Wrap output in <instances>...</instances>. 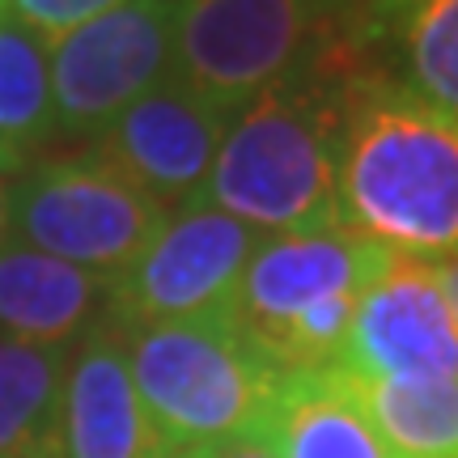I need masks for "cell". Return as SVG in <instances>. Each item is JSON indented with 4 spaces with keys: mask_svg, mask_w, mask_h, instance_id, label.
<instances>
[{
    "mask_svg": "<svg viewBox=\"0 0 458 458\" xmlns=\"http://www.w3.org/2000/svg\"><path fill=\"white\" fill-rule=\"evenodd\" d=\"M340 225L411 259L458 255V119L374 68L344 77Z\"/></svg>",
    "mask_w": 458,
    "mask_h": 458,
    "instance_id": "obj_1",
    "label": "cell"
},
{
    "mask_svg": "<svg viewBox=\"0 0 458 458\" xmlns=\"http://www.w3.org/2000/svg\"><path fill=\"white\" fill-rule=\"evenodd\" d=\"M348 64H318L263 89L233 114L204 204L259 233L340 225V128Z\"/></svg>",
    "mask_w": 458,
    "mask_h": 458,
    "instance_id": "obj_2",
    "label": "cell"
},
{
    "mask_svg": "<svg viewBox=\"0 0 458 458\" xmlns=\"http://www.w3.org/2000/svg\"><path fill=\"white\" fill-rule=\"evenodd\" d=\"M119 331L131 382L174 454L263 433L284 374L229 314Z\"/></svg>",
    "mask_w": 458,
    "mask_h": 458,
    "instance_id": "obj_3",
    "label": "cell"
},
{
    "mask_svg": "<svg viewBox=\"0 0 458 458\" xmlns=\"http://www.w3.org/2000/svg\"><path fill=\"white\" fill-rule=\"evenodd\" d=\"M344 4L348 0H179L174 77L238 114L263 89L331 60L323 38Z\"/></svg>",
    "mask_w": 458,
    "mask_h": 458,
    "instance_id": "obj_4",
    "label": "cell"
},
{
    "mask_svg": "<svg viewBox=\"0 0 458 458\" xmlns=\"http://www.w3.org/2000/svg\"><path fill=\"white\" fill-rule=\"evenodd\" d=\"M165 221L170 208L94 148L43 157L13 187V242L102 276H119Z\"/></svg>",
    "mask_w": 458,
    "mask_h": 458,
    "instance_id": "obj_5",
    "label": "cell"
},
{
    "mask_svg": "<svg viewBox=\"0 0 458 458\" xmlns=\"http://www.w3.org/2000/svg\"><path fill=\"white\" fill-rule=\"evenodd\" d=\"M259 238L255 225L221 213L216 204H187L114 276L111 323L153 327L229 314Z\"/></svg>",
    "mask_w": 458,
    "mask_h": 458,
    "instance_id": "obj_6",
    "label": "cell"
},
{
    "mask_svg": "<svg viewBox=\"0 0 458 458\" xmlns=\"http://www.w3.org/2000/svg\"><path fill=\"white\" fill-rule=\"evenodd\" d=\"M179 0H123L47 43L60 136H102L114 114L174 77Z\"/></svg>",
    "mask_w": 458,
    "mask_h": 458,
    "instance_id": "obj_7",
    "label": "cell"
},
{
    "mask_svg": "<svg viewBox=\"0 0 458 458\" xmlns=\"http://www.w3.org/2000/svg\"><path fill=\"white\" fill-rule=\"evenodd\" d=\"M229 123V111L170 77L114 114L111 128L94 136V153L157 204L187 208L204 199Z\"/></svg>",
    "mask_w": 458,
    "mask_h": 458,
    "instance_id": "obj_8",
    "label": "cell"
},
{
    "mask_svg": "<svg viewBox=\"0 0 458 458\" xmlns=\"http://www.w3.org/2000/svg\"><path fill=\"white\" fill-rule=\"evenodd\" d=\"M394 250L360 238L352 229H306V233H263L233 293L229 318L246 340L263 348L293 314L335 293H365Z\"/></svg>",
    "mask_w": 458,
    "mask_h": 458,
    "instance_id": "obj_9",
    "label": "cell"
},
{
    "mask_svg": "<svg viewBox=\"0 0 458 458\" xmlns=\"http://www.w3.org/2000/svg\"><path fill=\"white\" fill-rule=\"evenodd\" d=\"M352 382L374 377H458V327L428 259L394 255L360 293L335 365Z\"/></svg>",
    "mask_w": 458,
    "mask_h": 458,
    "instance_id": "obj_10",
    "label": "cell"
},
{
    "mask_svg": "<svg viewBox=\"0 0 458 458\" xmlns=\"http://www.w3.org/2000/svg\"><path fill=\"white\" fill-rule=\"evenodd\" d=\"M145 399L131 382L123 331L111 318L68 357L60 403V458H170Z\"/></svg>",
    "mask_w": 458,
    "mask_h": 458,
    "instance_id": "obj_11",
    "label": "cell"
},
{
    "mask_svg": "<svg viewBox=\"0 0 458 458\" xmlns=\"http://www.w3.org/2000/svg\"><path fill=\"white\" fill-rule=\"evenodd\" d=\"M114 276L9 242L0 250V335L68 348L111 318Z\"/></svg>",
    "mask_w": 458,
    "mask_h": 458,
    "instance_id": "obj_12",
    "label": "cell"
},
{
    "mask_svg": "<svg viewBox=\"0 0 458 458\" xmlns=\"http://www.w3.org/2000/svg\"><path fill=\"white\" fill-rule=\"evenodd\" d=\"M263 433L280 458H399L374 428L352 377L335 365L280 377Z\"/></svg>",
    "mask_w": 458,
    "mask_h": 458,
    "instance_id": "obj_13",
    "label": "cell"
},
{
    "mask_svg": "<svg viewBox=\"0 0 458 458\" xmlns=\"http://www.w3.org/2000/svg\"><path fill=\"white\" fill-rule=\"evenodd\" d=\"M357 30L391 55L386 77L458 119V0H360Z\"/></svg>",
    "mask_w": 458,
    "mask_h": 458,
    "instance_id": "obj_14",
    "label": "cell"
},
{
    "mask_svg": "<svg viewBox=\"0 0 458 458\" xmlns=\"http://www.w3.org/2000/svg\"><path fill=\"white\" fill-rule=\"evenodd\" d=\"M68 348L0 335V458H60Z\"/></svg>",
    "mask_w": 458,
    "mask_h": 458,
    "instance_id": "obj_15",
    "label": "cell"
},
{
    "mask_svg": "<svg viewBox=\"0 0 458 458\" xmlns=\"http://www.w3.org/2000/svg\"><path fill=\"white\" fill-rule=\"evenodd\" d=\"M55 136L51 51L0 9V174H26Z\"/></svg>",
    "mask_w": 458,
    "mask_h": 458,
    "instance_id": "obj_16",
    "label": "cell"
},
{
    "mask_svg": "<svg viewBox=\"0 0 458 458\" xmlns=\"http://www.w3.org/2000/svg\"><path fill=\"white\" fill-rule=\"evenodd\" d=\"M352 386L399 458H458V377H374Z\"/></svg>",
    "mask_w": 458,
    "mask_h": 458,
    "instance_id": "obj_17",
    "label": "cell"
},
{
    "mask_svg": "<svg viewBox=\"0 0 458 458\" xmlns=\"http://www.w3.org/2000/svg\"><path fill=\"white\" fill-rule=\"evenodd\" d=\"M119 4L123 0H4L0 9L9 17H17L26 30H34L43 43H55V38H64L77 26L111 13Z\"/></svg>",
    "mask_w": 458,
    "mask_h": 458,
    "instance_id": "obj_18",
    "label": "cell"
},
{
    "mask_svg": "<svg viewBox=\"0 0 458 458\" xmlns=\"http://www.w3.org/2000/svg\"><path fill=\"white\" fill-rule=\"evenodd\" d=\"M187 458H280V450L267 433H242V437H225V442L187 450Z\"/></svg>",
    "mask_w": 458,
    "mask_h": 458,
    "instance_id": "obj_19",
    "label": "cell"
},
{
    "mask_svg": "<svg viewBox=\"0 0 458 458\" xmlns=\"http://www.w3.org/2000/svg\"><path fill=\"white\" fill-rule=\"evenodd\" d=\"M433 272H437V289H442L445 306H450V318H454V327H458V255H445L442 263H433Z\"/></svg>",
    "mask_w": 458,
    "mask_h": 458,
    "instance_id": "obj_20",
    "label": "cell"
},
{
    "mask_svg": "<svg viewBox=\"0 0 458 458\" xmlns=\"http://www.w3.org/2000/svg\"><path fill=\"white\" fill-rule=\"evenodd\" d=\"M13 242V187L0 179V250Z\"/></svg>",
    "mask_w": 458,
    "mask_h": 458,
    "instance_id": "obj_21",
    "label": "cell"
},
{
    "mask_svg": "<svg viewBox=\"0 0 458 458\" xmlns=\"http://www.w3.org/2000/svg\"><path fill=\"white\" fill-rule=\"evenodd\" d=\"M170 458H187V454H170Z\"/></svg>",
    "mask_w": 458,
    "mask_h": 458,
    "instance_id": "obj_22",
    "label": "cell"
},
{
    "mask_svg": "<svg viewBox=\"0 0 458 458\" xmlns=\"http://www.w3.org/2000/svg\"><path fill=\"white\" fill-rule=\"evenodd\" d=\"M0 4H4V0H0Z\"/></svg>",
    "mask_w": 458,
    "mask_h": 458,
    "instance_id": "obj_23",
    "label": "cell"
}]
</instances>
